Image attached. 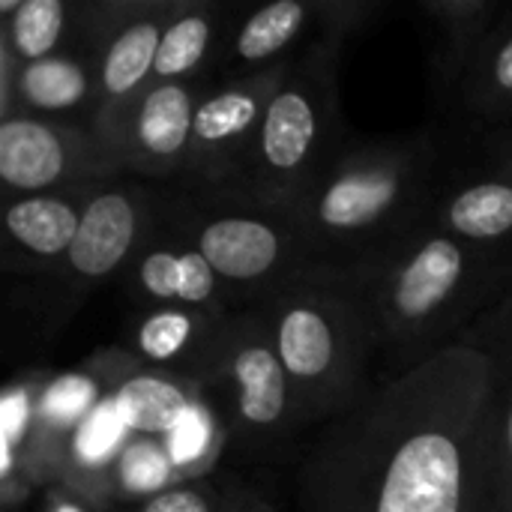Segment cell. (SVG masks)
<instances>
[{
  "label": "cell",
  "instance_id": "1",
  "mask_svg": "<svg viewBox=\"0 0 512 512\" xmlns=\"http://www.w3.org/2000/svg\"><path fill=\"white\" fill-rule=\"evenodd\" d=\"M489 363L453 348L399 378L327 453L321 512H468L483 480Z\"/></svg>",
  "mask_w": 512,
  "mask_h": 512
},
{
  "label": "cell",
  "instance_id": "2",
  "mask_svg": "<svg viewBox=\"0 0 512 512\" xmlns=\"http://www.w3.org/2000/svg\"><path fill=\"white\" fill-rule=\"evenodd\" d=\"M402 195V174L390 165L348 168L327 183L315 204V222L327 231L357 234L378 225Z\"/></svg>",
  "mask_w": 512,
  "mask_h": 512
},
{
  "label": "cell",
  "instance_id": "3",
  "mask_svg": "<svg viewBox=\"0 0 512 512\" xmlns=\"http://www.w3.org/2000/svg\"><path fill=\"white\" fill-rule=\"evenodd\" d=\"M138 234V210L123 192H102L84 210L72 249L66 252L69 267L84 279L108 276L129 252Z\"/></svg>",
  "mask_w": 512,
  "mask_h": 512
},
{
  "label": "cell",
  "instance_id": "4",
  "mask_svg": "<svg viewBox=\"0 0 512 512\" xmlns=\"http://www.w3.org/2000/svg\"><path fill=\"white\" fill-rule=\"evenodd\" d=\"M198 252L216 276L231 282H252L270 273L282 258V237L261 219L225 216L213 219L201 237Z\"/></svg>",
  "mask_w": 512,
  "mask_h": 512
},
{
  "label": "cell",
  "instance_id": "5",
  "mask_svg": "<svg viewBox=\"0 0 512 512\" xmlns=\"http://www.w3.org/2000/svg\"><path fill=\"white\" fill-rule=\"evenodd\" d=\"M69 165L66 141L48 123L9 117L0 126V180L9 189L39 192L54 186Z\"/></svg>",
  "mask_w": 512,
  "mask_h": 512
},
{
  "label": "cell",
  "instance_id": "6",
  "mask_svg": "<svg viewBox=\"0 0 512 512\" xmlns=\"http://www.w3.org/2000/svg\"><path fill=\"white\" fill-rule=\"evenodd\" d=\"M465 273L462 249L447 237L423 243L393 285V309L402 321H423L444 306Z\"/></svg>",
  "mask_w": 512,
  "mask_h": 512
},
{
  "label": "cell",
  "instance_id": "7",
  "mask_svg": "<svg viewBox=\"0 0 512 512\" xmlns=\"http://www.w3.org/2000/svg\"><path fill=\"white\" fill-rule=\"evenodd\" d=\"M276 354L288 378L300 384L324 381L339 360V330L315 303L285 306L276 324Z\"/></svg>",
  "mask_w": 512,
  "mask_h": 512
},
{
  "label": "cell",
  "instance_id": "8",
  "mask_svg": "<svg viewBox=\"0 0 512 512\" xmlns=\"http://www.w3.org/2000/svg\"><path fill=\"white\" fill-rule=\"evenodd\" d=\"M192 123L195 108L183 84L165 81L153 87L141 99L132 123V141L138 156H144L147 162H171L186 150L192 138Z\"/></svg>",
  "mask_w": 512,
  "mask_h": 512
},
{
  "label": "cell",
  "instance_id": "9",
  "mask_svg": "<svg viewBox=\"0 0 512 512\" xmlns=\"http://www.w3.org/2000/svg\"><path fill=\"white\" fill-rule=\"evenodd\" d=\"M231 372L240 390V417L258 429L279 423L288 408V372L276 348L261 342L237 348L231 357Z\"/></svg>",
  "mask_w": 512,
  "mask_h": 512
},
{
  "label": "cell",
  "instance_id": "10",
  "mask_svg": "<svg viewBox=\"0 0 512 512\" xmlns=\"http://www.w3.org/2000/svg\"><path fill=\"white\" fill-rule=\"evenodd\" d=\"M318 138V117L312 102L300 90H279L267 111L261 126V156L270 171L291 174L297 171Z\"/></svg>",
  "mask_w": 512,
  "mask_h": 512
},
{
  "label": "cell",
  "instance_id": "11",
  "mask_svg": "<svg viewBox=\"0 0 512 512\" xmlns=\"http://www.w3.org/2000/svg\"><path fill=\"white\" fill-rule=\"evenodd\" d=\"M114 405L126 429L141 435H168L192 411L189 396L174 381L156 375H138L120 384Z\"/></svg>",
  "mask_w": 512,
  "mask_h": 512
},
{
  "label": "cell",
  "instance_id": "12",
  "mask_svg": "<svg viewBox=\"0 0 512 512\" xmlns=\"http://www.w3.org/2000/svg\"><path fill=\"white\" fill-rule=\"evenodd\" d=\"M81 213L60 198L33 195L6 210V231L36 255H60L72 249Z\"/></svg>",
  "mask_w": 512,
  "mask_h": 512
},
{
  "label": "cell",
  "instance_id": "13",
  "mask_svg": "<svg viewBox=\"0 0 512 512\" xmlns=\"http://www.w3.org/2000/svg\"><path fill=\"white\" fill-rule=\"evenodd\" d=\"M162 30L153 18H141L129 24L108 48L102 60V87L108 96H129L156 66V54L162 45Z\"/></svg>",
  "mask_w": 512,
  "mask_h": 512
},
{
  "label": "cell",
  "instance_id": "14",
  "mask_svg": "<svg viewBox=\"0 0 512 512\" xmlns=\"http://www.w3.org/2000/svg\"><path fill=\"white\" fill-rule=\"evenodd\" d=\"M450 225L468 240H495L512 231V186L480 183L456 195L450 204Z\"/></svg>",
  "mask_w": 512,
  "mask_h": 512
},
{
  "label": "cell",
  "instance_id": "15",
  "mask_svg": "<svg viewBox=\"0 0 512 512\" xmlns=\"http://www.w3.org/2000/svg\"><path fill=\"white\" fill-rule=\"evenodd\" d=\"M21 99L42 111H63L84 99L87 93V75L72 60L45 57L36 63H27L18 75Z\"/></svg>",
  "mask_w": 512,
  "mask_h": 512
},
{
  "label": "cell",
  "instance_id": "16",
  "mask_svg": "<svg viewBox=\"0 0 512 512\" xmlns=\"http://www.w3.org/2000/svg\"><path fill=\"white\" fill-rule=\"evenodd\" d=\"M261 102L249 90H228L219 93L195 108L192 138L204 147H219L240 138L258 120Z\"/></svg>",
  "mask_w": 512,
  "mask_h": 512
},
{
  "label": "cell",
  "instance_id": "17",
  "mask_svg": "<svg viewBox=\"0 0 512 512\" xmlns=\"http://www.w3.org/2000/svg\"><path fill=\"white\" fill-rule=\"evenodd\" d=\"M306 6L297 0H276L258 9L237 36V54L243 60H264L282 51L303 27Z\"/></svg>",
  "mask_w": 512,
  "mask_h": 512
},
{
  "label": "cell",
  "instance_id": "18",
  "mask_svg": "<svg viewBox=\"0 0 512 512\" xmlns=\"http://www.w3.org/2000/svg\"><path fill=\"white\" fill-rule=\"evenodd\" d=\"M63 21L66 9L60 0H24L9 27L15 54L27 63L45 60L63 33Z\"/></svg>",
  "mask_w": 512,
  "mask_h": 512
},
{
  "label": "cell",
  "instance_id": "19",
  "mask_svg": "<svg viewBox=\"0 0 512 512\" xmlns=\"http://www.w3.org/2000/svg\"><path fill=\"white\" fill-rule=\"evenodd\" d=\"M207 42H210V21L204 15L177 18L162 36L153 75H159L165 81L189 75L201 63V57L207 51Z\"/></svg>",
  "mask_w": 512,
  "mask_h": 512
},
{
  "label": "cell",
  "instance_id": "20",
  "mask_svg": "<svg viewBox=\"0 0 512 512\" xmlns=\"http://www.w3.org/2000/svg\"><path fill=\"white\" fill-rule=\"evenodd\" d=\"M192 333H195L192 315H186L180 309H159V312H153L141 324V330H138V351L144 357H150V360L165 363V360H174L186 348Z\"/></svg>",
  "mask_w": 512,
  "mask_h": 512
},
{
  "label": "cell",
  "instance_id": "21",
  "mask_svg": "<svg viewBox=\"0 0 512 512\" xmlns=\"http://www.w3.org/2000/svg\"><path fill=\"white\" fill-rule=\"evenodd\" d=\"M126 432L129 429L120 420L114 399H105V402L93 405V411L81 423V432H78V441H75L78 456L87 459V462H102L120 447Z\"/></svg>",
  "mask_w": 512,
  "mask_h": 512
},
{
  "label": "cell",
  "instance_id": "22",
  "mask_svg": "<svg viewBox=\"0 0 512 512\" xmlns=\"http://www.w3.org/2000/svg\"><path fill=\"white\" fill-rule=\"evenodd\" d=\"M90 402H93V384L90 381L63 378V381L48 387V393L42 399V414H45V420H51L57 426H66L72 420L87 417L93 411Z\"/></svg>",
  "mask_w": 512,
  "mask_h": 512
},
{
  "label": "cell",
  "instance_id": "23",
  "mask_svg": "<svg viewBox=\"0 0 512 512\" xmlns=\"http://www.w3.org/2000/svg\"><path fill=\"white\" fill-rule=\"evenodd\" d=\"M141 288L156 300H177L180 294V255L150 252L138 267Z\"/></svg>",
  "mask_w": 512,
  "mask_h": 512
},
{
  "label": "cell",
  "instance_id": "24",
  "mask_svg": "<svg viewBox=\"0 0 512 512\" xmlns=\"http://www.w3.org/2000/svg\"><path fill=\"white\" fill-rule=\"evenodd\" d=\"M213 288H216V273L207 264V258L198 249L183 252L180 255V294H177V300L204 303L213 297Z\"/></svg>",
  "mask_w": 512,
  "mask_h": 512
},
{
  "label": "cell",
  "instance_id": "25",
  "mask_svg": "<svg viewBox=\"0 0 512 512\" xmlns=\"http://www.w3.org/2000/svg\"><path fill=\"white\" fill-rule=\"evenodd\" d=\"M207 441H210V432H207L204 414L192 405V411L171 432V462L186 465V462L198 459L201 450L207 447Z\"/></svg>",
  "mask_w": 512,
  "mask_h": 512
},
{
  "label": "cell",
  "instance_id": "26",
  "mask_svg": "<svg viewBox=\"0 0 512 512\" xmlns=\"http://www.w3.org/2000/svg\"><path fill=\"white\" fill-rule=\"evenodd\" d=\"M27 426V396L24 393H9L0 408V438H3V477L12 471V444L21 438Z\"/></svg>",
  "mask_w": 512,
  "mask_h": 512
},
{
  "label": "cell",
  "instance_id": "27",
  "mask_svg": "<svg viewBox=\"0 0 512 512\" xmlns=\"http://www.w3.org/2000/svg\"><path fill=\"white\" fill-rule=\"evenodd\" d=\"M141 512H213V501L198 489H165L153 495Z\"/></svg>",
  "mask_w": 512,
  "mask_h": 512
},
{
  "label": "cell",
  "instance_id": "28",
  "mask_svg": "<svg viewBox=\"0 0 512 512\" xmlns=\"http://www.w3.org/2000/svg\"><path fill=\"white\" fill-rule=\"evenodd\" d=\"M126 471H129V480L135 483V486H144V480L153 486V483H159V480H165V474H168V459L165 456H159L156 450H147V453H132L129 459H126Z\"/></svg>",
  "mask_w": 512,
  "mask_h": 512
},
{
  "label": "cell",
  "instance_id": "29",
  "mask_svg": "<svg viewBox=\"0 0 512 512\" xmlns=\"http://www.w3.org/2000/svg\"><path fill=\"white\" fill-rule=\"evenodd\" d=\"M495 84L501 87V90H507L512 93V39H507L504 45H501V51H498V57H495Z\"/></svg>",
  "mask_w": 512,
  "mask_h": 512
},
{
  "label": "cell",
  "instance_id": "30",
  "mask_svg": "<svg viewBox=\"0 0 512 512\" xmlns=\"http://www.w3.org/2000/svg\"><path fill=\"white\" fill-rule=\"evenodd\" d=\"M504 453H501V462H504V474L507 480H512V396H510V411H507V420H504Z\"/></svg>",
  "mask_w": 512,
  "mask_h": 512
},
{
  "label": "cell",
  "instance_id": "31",
  "mask_svg": "<svg viewBox=\"0 0 512 512\" xmlns=\"http://www.w3.org/2000/svg\"><path fill=\"white\" fill-rule=\"evenodd\" d=\"M57 512H84V510H78V507H72V504H63Z\"/></svg>",
  "mask_w": 512,
  "mask_h": 512
}]
</instances>
